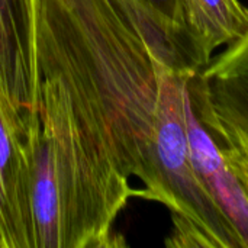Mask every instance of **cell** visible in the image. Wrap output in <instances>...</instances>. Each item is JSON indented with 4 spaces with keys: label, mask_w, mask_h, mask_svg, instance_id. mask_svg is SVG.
Returning a JSON list of instances; mask_svg holds the SVG:
<instances>
[{
    "label": "cell",
    "mask_w": 248,
    "mask_h": 248,
    "mask_svg": "<svg viewBox=\"0 0 248 248\" xmlns=\"http://www.w3.org/2000/svg\"><path fill=\"white\" fill-rule=\"evenodd\" d=\"M135 3H138L148 15H151L163 26H166L167 29H170L174 33H177L182 38V41L185 42L186 48L189 49L186 41L183 39V36L179 31V25H177V0H135ZM189 52H190V49H189ZM192 57H193V54H192Z\"/></svg>",
    "instance_id": "obj_8"
},
{
    "label": "cell",
    "mask_w": 248,
    "mask_h": 248,
    "mask_svg": "<svg viewBox=\"0 0 248 248\" xmlns=\"http://www.w3.org/2000/svg\"><path fill=\"white\" fill-rule=\"evenodd\" d=\"M36 0H0V81L26 115L39 102Z\"/></svg>",
    "instance_id": "obj_5"
},
{
    "label": "cell",
    "mask_w": 248,
    "mask_h": 248,
    "mask_svg": "<svg viewBox=\"0 0 248 248\" xmlns=\"http://www.w3.org/2000/svg\"><path fill=\"white\" fill-rule=\"evenodd\" d=\"M39 78L57 81L137 196L164 205L173 230L224 238L230 221L190 157L185 92L202 71L180 36L135 0H36Z\"/></svg>",
    "instance_id": "obj_1"
},
{
    "label": "cell",
    "mask_w": 248,
    "mask_h": 248,
    "mask_svg": "<svg viewBox=\"0 0 248 248\" xmlns=\"http://www.w3.org/2000/svg\"><path fill=\"white\" fill-rule=\"evenodd\" d=\"M185 116L193 167L212 199L232 224L243 248H248L247 189L228 164L218 141L201 118L189 94L187 84L185 92Z\"/></svg>",
    "instance_id": "obj_6"
},
{
    "label": "cell",
    "mask_w": 248,
    "mask_h": 248,
    "mask_svg": "<svg viewBox=\"0 0 248 248\" xmlns=\"http://www.w3.org/2000/svg\"><path fill=\"white\" fill-rule=\"evenodd\" d=\"M39 102L26 115L28 193L33 248H118L113 231L129 179L89 134L64 89L39 78Z\"/></svg>",
    "instance_id": "obj_2"
},
{
    "label": "cell",
    "mask_w": 248,
    "mask_h": 248,
    "mask_svg": "<svg viewBox=\"0 0 248 248\" xmlns=\"http://www.w3.org/2000/svg\"><path fill=\"white\" fill-rule=\"evenodd\" d=\"M208 126V125H206ZM211 131V129H209ZM212 132V131H211ZM212 135L215 137V140L218 141L224 157L227 158L228 164L231 166V169L235 171V174L238 176V179L243 182L244 187L248 192V147L235 144V142H230L221 137H218L217 134L212 132Z\"/></svg>",
    "instance_id": "obj_9"
},
{
    "label": "cell",
    "mask_w": 248,
    "mask_h": 248,
    "mask_svg": "<svg viewBox=\"0 0 248 248\" xmlns=\"http://www.w3.org/2000/svg\"><path fill=\"white\" fill-rule=\"evenodd\" d=\"M187 90L214 134L248 147V31L192 74Z\"/></svg>",
    "instance_id": "obj_3"
},
{
    "label": "cell",
    "mask_w": 248,
    "mask_h": 248,
    "mask_svg": "<svg viewBox=\"0 0 248 248\" xmlns=\"http://www.w3.org/2000/svg\"><path fill=\"white\" fill-rule=\"evenodd\" d=\"M0 248H33L28 193L26 115L0 81Z\"/></svg>",
    "instance_id": "obj_4"
},
{
    "label": "cell",
    "mask_w": 248,
    "mask_h": 248,
    "mask_svg": "<svg viewBox=\"0 0 248 248\" xmlns=\"http://www.w3.org/2000/svg\"><path fill=\"white\" fill-rule=\"evenodd\" d=\"M177 25L202 68L214 51L241 39L248 31V9L240 0H177Z\"/></svg>",
    "instance_id": "obj_7"
}]
</instances>
